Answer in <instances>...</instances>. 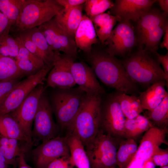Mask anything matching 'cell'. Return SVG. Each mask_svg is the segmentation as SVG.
<instances>
[{
  "instance_id": "cell-17",
  "label": "cell",
  "mask_w": 168,
  "mask_h": 168,
  "mask_svg": "<svg viewBox=\"0 0 168 168\" xmlns=\"http://www.w3.org/2000/svg\"><path fill=\"white\" fill-rule=\"evenodd\" d=\"M71 71L76 84L86 94L102 96L105 91L97 79L91 68L83 62L73 61Z\"/></svg>"
},
{
  "instance_id": "cell-15",
  "label": "cell",
  "mask_w": 168,
  "mask_h": 168,
  "mask_svg": "<svg viewBox=\"0 0 168 168\" xmlns=\"http://www.w3.org/2000/svg\"><path fill=\"white\" fill-rule=\"evenodd\" d=\"M168 13L152 7L136 22L134 29L138 48L143 49L147 40L168 23Z\"/></svg>"
},
{
  "instance_id": "cell-4",
  "label": "cell",
  "mask_w": 168,
  "mask_h": 168,
  "mask_svg": "<svg viewBox=\"0 0 168 168\" xmlns=\"http://www.w3.org/2000/svg\"><path fill=\"white\" fill-rule=\"evenodd\" d=\"M86 96L72 124L70 133L73 132L80 139L84 147L96 135L100 129L101 96Z\"/></svg>"
},
{
  "instance_id": "cell-3",
  "label": "cell",
  "mask_w": 168,
  "mask_h": 168,
  "mask_svg": "<svg viewBox=\"0 0 168 168\" xmlns=\"http://www.w3.org/2000/svg\"><path fill=\"white\" fill-rule=\"evenodd\" d=\"M86 95L78 86L57 88L51 95L50 103L53 112L61 128L68 130V134Z\"/></svg>"
},
{
  "instance_id": "cell-37",
  "label": "cell",
  "mask_w": 168,
  "mask_h": 168,
  "mask_svg": "<svg viewBox=\"0 0 168 168\" xmlns=\"http://www.w3.org/2000/svg\"><path fill=\"white\" fill-rule=\"evenodd\" d=\"M156 166L161 167L168 165V152L160 147L157 148L150 158Z\"/></svg>"
},
{
  "instance_id": "cell-48",
  "label": "cell",
  "mask_w": 168,
  "mask_h": 168,
  "mask_svg": "<svg viewBox=\"0 0 168 168\" xmlns=\"http://www.w3.org/2000/svg\"><path fill=\"white\" fill-rule=\"evenodd\" d=\"M156 166L150 158L144 161L142 168H155Z\"/></svg>"
},
{
  "instance_id": "cell-9",
  "label": "cell",
  "mask_w": 168,
  "mask_h": 168,
  "mask_svg": "<svg viewBox=\"0 0 168 168\" xmlns=\"http://www.w3.org/2000/svg\"><path fill=\"white\" fill-rule=\"evenodd\" d=\"M126 118L114 94L102 100L100 108V129L112 137H125Z\"/></svg>"
},
{
  "instance_id": "cell-5",
  "label": "cell",
  "mask_w": 168,
  "mask_h": 168,
  "mask_svg": "<svg viewBox=\"0 0 168 168\" xmlns=\"http://www.w3.org/2000/svg\"><path fill=\"white\" fill-rule=\"evenodd\" d=\"M63 8L56 0H26L14 25L19 33L38 27Z\"/></svg>"
},
{
  "instance_id": "cell-27",
  "label": "cell",
  "mask_w": 168,
  "mask_h": 168,
  "mask_svg": "<svg viewBox=\"0 0 168 168\" xmlns=\"http://www.w3.org/2000/svg\"><path fill=\"white\" fill-rule=\"evenodd\" d=\"M24 31L45 57L47 64L53 63L54 52L51 48L42 32L38 27Z\"/></svg>"
},
{
  "instance_id": "cell-10",
  "label": "cell",
  "mask_w": 168,
  "mask_h": 168,
  "mask_svg": "<svg viewBox=\"0 0 168 168\" xmlns=\"http://www.w3.org/2000/svg\"><path fill=\"white\" fill-rule=\"evenodd\" d=\"M105 42L107 45L106 51L111 55L124 56L132 52L137 43L131 21L121 20L119 22Z\"/></svg>"
},
{
  "instance_id": "cell-39",
  "label": "cell",
  "mask_w": 168,
  "mask_h": 168,
  "mask_svg": "<svg viewBox=\"0 0 168 168\" xmlns=\"http://www.w3.org/2000/svg\"><path fill=\"white\" fill-rule=\"evenodd\" d=\"M17 140L11 138L0 137V146L9 149L19 157L24 152L20 148Z\"/></svg>"
},
{
  "instance_id": "cell-34",
  "label": "cell",
  "mask_w": 168,
  "mask_h": 168,
  "mask_svg": "<svg viewBox=\"0 0 168 168\" xmlns=\"http://www.w3.org/2000/svg\"><path fill=\"white\" fill-rule=\"evenodd\" d=\"M17 36L19 38L23 46L26 49L32 54L42 59L45 64H47L44 56L24 31L19 33Z\"/></svg>"
},
{
  "instance_id": "cell-28",
  "label": "cell",
  "mask_w": 168,
  "mask_h": 168,
  "mask_svg": "<svg viewBox=\"0 0 168 168\" xmlns=\"http://www.w3.org/2000/svg\"><path fill=\"white\" fill-rule=\"evenodd\" d=\"M157 127L166 128L168 122V93L167 92L160 104L151 110L145 112V115Z\"/></svg>"
},
{
  "instance_id": "cell-52",
  "label": "cell",
  "mask_w": 168,
  "mask_h": 168,
  "mask_svg": "<svg viewBox=\"0 0 168 168\" xmlns=\"http://www.w3.org/2000/svg\"></svg>"
},
{
  "instance_id": "cell-41",
  "label": "cell",
  "mask_w": 168,
  "mask_h": 168,
  "mask_svg": "<svg viewBox=\"0 0 168 168\" xmlns=\"http://www.w3.org/2000/svg\"><path fill=\"white\" fill-rule=\"evenodd\" d=\"M63 8L66 11L68 10L81 4H84L86 0H56Z\"/></svg>"
},
{
  "instance_id": "cell-45",
  "label": "cell",
  "mask_w": 168,
  "mask_h": 168,
  "mask_svg": "<svg viewBox=\"0 0 168 168\" xmlns=\"http://www.w3.org/2000/svg\"><path fill=\"white\" fill-rule=\"evenodd\" d=\"M18 168H33L26 162L24 153L21 154L19 157Z\"/></svg>"
},
{
  "instance_id": "cell-35",
  "label": "cell",
  "mask_w": 168,
  "mask_h": 168,
  "mask_svg": "<svg viewBox=\"0 0 168 168\" xmlns=\"http://www.w3.org/2000/svg\"><path fill=\"white\" fill-rule=\"evenodd\" d=\"M16 38L19 47V54L16 58V60L26 59L35 62L43 66L45 65L42 59L31 53L23 46L18 36H16Z\"/></svg>"
},
{
  "instance_id": "cell-19",
  "label": "cell",
  "mask_w": 168,
  "mask_h": 168,
  "mask_svg": "<svg viewBox=\"0 0 168 168\" xmlns=\"http://www.w3.org/2000/svg\"><path fill=\"white\" fill-rule=\"evenodd\" d=\"M97 37L92 21L86 15H83L74 37L77 48L87 54H90L92 50V45L98 42Z\"/></svg>"
},
{
  "instance_id": "cell-31",
  "label": "cell",
  "mask_w": 168,
  "mask_h": 168,
  "mask_svg": "<svg viewBox=\"0 0 168 168\" xmlns=\"http://www.w3.org/2000/svg\"><path fill=\"white\" fill-rule=\"evenodd\" d=\"M114 2L110 0H86L83 9L86 15L90 19L105 12L113 6Z\"/></svg>"
},
{
  "instance_id": "cell-1",
  "label": "cell",
  "mask_w": 168,
  "mask_h": 168,
  "mask_svg": "<svg viewBox=\"0 0 168 168\" xmlns=\"http://www.w3.org/2000/svg\"><path fill=\"white\" fill-rule=\"evenodd\" d=\"M87 59L95 75L105 85L126 94L136 90L122 62L114 56L100 50H92Z\"/></svg>"
},
{
  "instance_id": "cell-47",
  "label": "cell",
  "mask_w": 168,
  "mask_h": 168,
  "mask_svg": "<svg viewBox=\"0 0 168 168\" xmlns=\"http://www.w3.org/2000/svg\"><path fill=\"white\" fill-rule=\"evenodd\" d=\"M161 9L163 12L168 13V0H157Z\"/></svg>"
},
{
  "instance_id": "cell-33",
  "label": "cell",
  "mask_w": 168,
  "mask_h": 168,
  "mask_svg": "<svg viewBox=\"0 0 168 168\" xmlns=\"http://www.w3.org/2000/svg\"><path fill=\"white\" fill-rule=\"evenodd\" d=\"M124 132L125 137L133 139L143 133L140 123L135 118L131 119L126 118Z\"/></svg>"
},
{
  "instance_id": "cell-42",
  "label": "cell",
  "mask_w": 168,
  "mask_h": 168,
  "mask_svg": "<svg viewBox=\"0 0 168 168\" xmlns=\"http://www.w3.org/2000/svg\"><path fill=\"white\" fill-rule=\"evenodd\" d=\"M11 27L7 18L0 12V38L7 32L10 31Z\"/></svg>"
},
{
  "instance_id": "cell-22",
  "label": "cell",
  "mask_w": 168,
  "mask_h": 168,
  "mask_svg": "<svg viewBox=\"0 0 168 168\" xmlns=\"http://www.w3.org/2000/svg\"><path fill=\"white\" fill-rule=\"evenodd\" d=\"M67 135L70 164L77 168H91L84 146L80 139L73 132Z\"/></svg>"
},
{
  "instance_id": "cell-29",
  "label": "cell",
  "mask_w": 168,
  "mask_h": 168,
  "mask_svg": "<svg viewBox=\"0 0 168 168\" xmlns=\"http://www.w3.org/2000/svg\"><path fill=\"white\" fill-rule=\"evenodd\" d=\"M22 76L15 59L0 56V81L19 78Z\"/></svg>"
},
{
  "instance_id": "cell-18",
  "label": "cell",
  "mask_w": 168,
  "mask_h": 168,
  "mask_svg": "<svg viewBox=\"0 0 168 168\" xmlns=\"http://www.w3.org/2000/svg\"><path fill=\"white\" fill-rule=\"evenodd\" d=\"M166 128L152 126L143 136L134 157L144 161L149 159L155 151L163 143L167 144L166 139Z\"/></svg>"
},
{
  "instance_id": "cell-2",
  "label": "cell",
  "mask_w": 168,
  "mask_h": 168,
  "mask_svg": "<svg viewBox=\"0 0 168 168\" xmlns=\"http://www.w3.org/2000/svg\"><path fill=\"white\" fill-rule=\"evenodd\" d=\"M151 53L138 48L131 52L121 61L129 78L134 83L148 86L158 82L165 81L168 83L163 70Z\"/></svg>"
},
{
  "instance_id": "cell-50",
  "label": "cell",
  "mask_w": 168,
  "mask_h": 168,
  "mask_svg": "<svg viewBox=\"0 0 168 168\" xmlns=\"http://www.w3.org/2000/svg\"><path fill=\"white\" fill-rule=\"evenodd\" d=\"M160 168H168V166H165L161 167Z\"/></svg>"
},
{
  "instance_id": "cell-23",
  "label": "cell",
  "mask_w": 168,
  "mask_h": 168,
  "mask_svg": "<svg viewBox=\"0 0 168 168\" xmlns=\"http://www.w3.org/2000/svg\"><path fill=\"white\" fill-rule=\"evenodd\" d=\"M0 137L14 138L25 142L29 144H32L18 123L10 113L0 116Z\"/></svg>"
},
{
  "instance_id": "cell-14",
  "label": "cell",
  "mask_w": 168,
  "mask_h": 168,
  "mask_svg": "<svg viewBox=\"0 0 168 168\" xmlns=\"http://www.w3.org/2000/svg\"><path fill=\"white\" fill-rule=\"evenodd\" d=\"M54 52L53 66L48 74L47 86L55 89L74 87L76 84L70 66L75 58L58 51Z\"/></svg>"
},
{
  "instance_id": "cell-40",
  "label": "cell",
  "mask_w": 168,
  "mask_h": 168,
  "mask_svg": "<svg viewBox=\"0 0 168 168\" xmlns=\"http://www.w3.org/2000/svg\"><path fill=\"white\" fill-rule=\"evenodd\" d=\"M70 156L56 158L52 161L46 168H73L74 166L70 162Z\"/></svg>"
},
{
  "instance_id": "cell-51",
  "label": "cell",
  "mask_w": 168,
  "mask_h": 168,
  "mask_svg": "<svg viewBox=\"0 0 168 168\" xmlns=\"http://www.w3.org/2000/svg\"><path fill=\"white\" fill-rule=\"evenodd\" d=\"M116 168L115 167H110V168Z\"/></svg>"
},
{
  "instance_id": "cell-26",
  "label": "cell",
  "mask_w": 168,
  "mask_h": 168,
  "mask_svg": "<svg viewBox=\"0 0 168 168\" xmlns=\"http://www.w3.org/2000/svg\"><path fill=\"white\" fill-rule=\"evenodd\" d=\"M138 147L133 138H127L122 140L117 151L116 165L119 168H126L135 156Z\"/></svg>"
},
{
  "instance_id": "cell-44",
  "label": "cell",
  "mask_w": 168,
  "mask_h": 168,
  "mask_svg": "<svg viewBox=\"0 0 168 168\" xmlns=\"http://www.w3.org/2000/svg\"><path fill=\"white\" fill-rule=\"evenodd\" d=\"M144 161L134 157L126 168H142Z\"/></svg>"
},
{
  "instance_id": "cell-6",
  "label": "cell",
  "mask_w": 168,
  "mask_h": 168,
  "mask_svg": "<svg viewBox=\"0 0 168 168\" xmlns=\"http://www.w3.org/2000/svg\"><path fill=\"white\" fill-rule=\"evenodd\" d=\"M116 138L100 129L85 147L91 168H108L116 165Z\"/></svg>"
},
{
  "instance_id": "cell-21",
  "label": "cell",
  "mask_w": 168,
  "mask_h": 168,
  "mask_svg": "<svg viewBox=\"0 0 168 168\" xmlns=\"http://www.w3.org/2000/svg\"><path fill=\"white\" fill-rule=\"evenodd\" d=\"M84 4L66 11L63 9L54 17L61 26L74 38L82 19Z\"/></svg>"
},
{
  "instance_id": "cell-43",
  "label": "cell",
  "mask_w": 168,
  "mask_h": 168,
  "mask_svg": "<svg viewBox=\"0 0 168 168\" xmlns=\"http://www.w3.org/2000/svg\"><path fill=\"white\" fill-rule=\"evenodd\" d=\"M154 54L156 57V59L157 62L161 64L163 68V71L166 75V78L168 80V53L165 54H161L157 52Z\"/></svg>"
},
{
  "instance_id": "cell-38",
  "label": "cell",
  "mask_w": 168,
  "mask_h": 168,
  "mask_svg": "<svg viewBox=\"0 0 168 168\" xmlns=\"http://www.w3.org/2000/svg\"><path fill=\"white\" fill-rule=\"evenodd\" d=\"M9 32L8 31L2 37L8 48L10 57L16 60L19 52V45L16 38L9 35Z\"/></svg>"
},
{
  "instance_id": "cell-11",
  "label": "cell",
  "mask_w": 168,
  "mask_h": 168,
  "mask_svg": "<svg viewBox=\"0 0 168 168\" xmlns=\"http://www.w3.org/2000/svg\"><path fill=\"white\" fill-rule=\"evenodd\" d=\"M54 51L62 52L75 58L77 48L74 39L56 21L54 17L38 27Z\"/></svg>"
},
{
  "instance_id": "cell-36",
  "label": "cell",
  "mask_w": 168,
  "mask_h": 168,
  "mask_svg": "<svg viewBox=\"0 0 168 168\" xmlns=\"http://www.w3.org/2000/svg\"><path fill=\"white\" fill-rule=\"evenodd\" d=\"M19 78L0 81V106L17 85Z\"/></svg>"
},
{
  "instance_id": "cell-46",
  "label": "cell",
  "mask_w": 168,
  "mask_h": 168,
  "mask_svg": "<svg viewBox=\"0 0 168 168\" xmlns=\"http://www.w3.org/2000/svg\"><path fill=\"white\" fill-rule=\"evenodd\" d=\"M160 47L161 48H165L168 50V27L165 30L163 40L162 43L160 44Z\"/></svg>"
},
{
  "instance_id": "cell-49",
  "label": "cell",
  "mask_w": 168,
  "mask_h": 168,
  "mask_svg": "<svg viewBox=\"0 0 168 168\" xmlns=\"http://www.w3.org/2000/svg\"><path fill=\"white\" fill-rule=\"evenodd\" d=\"M8 166L5 158L0 152V168H7Z\"/></svg>"
},
{
  "instance_id": "cell-32",
  "label": "cell",
  "mask_w": 168,
  "mask_h": 168,
  "mask_svg": "<svg viewBox=\"0 0 168 168\" xmlns=\"http://www.w3.org/2000/svg\"><path fill=\"white\" fill-rule=\"evenodd\" d=\"M16 61L18 68L22 76H26L28 77L34 75L45 66H43L26 59L16 60Z\"/></svg>"
},
{
  "instance_id": "cell-8",
  "label": "cell",
  "mask_w": 168,
  "mask_h": 168,
  "mask_svg": "<svg viewBox=\"0 0 168 168\" xmlns=\"http://www.w3.org/2000/svg\"><path fill=\"white\" fill-rule=\"evenodd\" d=\"M53 112L50 102L44 93L40 99L34 120L32 144L37 145L40 141L43 142L58 136V127L54 120Z\"/></svg>"
},
{
  "instance_id": "cell-12",
  "label": "cell",
  "mask_w": 168,
  "mask_h": 168,
  "mask_svg": "<svg viewBox=\"0 0 168 168\" xmlns=\"http://www.w3.org/2000/svg\"><path fill=\"white\" fill-rule=\"evenodd\" d=\"M44 84L37 86L14 111L9 113L31 142L32 126L40 99L44 93Z\"/></svg>"
},
{
  "instance_id": "cell-30",
  "label": "cell",
  "mask_w": 168,
  "mask_h": 168,
  "mask_svg": "<svg viewBox=\"0 0 168 168\" xmlns=\"http://www.w3.org/2000/svg\"><path fill=\"white\" fill-rule=\"evenodd\" d=\"M26 0H0V12L9 20L12 27L15 25Z\"/></svg>"
},
{
  "instance_id": "cell-16",
  "label": "cell",
  "mask_w": 168,
  "mask_h": 168,
  "mask_svg": "<svg viewBox=\"0 0 168 168\" xmlns=\"http://www.w3.org/2000/svg\"><path fill=\"white\" fill-rule=\"evenodd\" d=\"M156 0H115L109 12L121 20L136 22L157 2Z\"/></svg>"
},
{
  "instance_id": "cell-20",
  "label": "cell",
  "mask_w": 168,
  "mask_h": 168,
  "mask_svg": "<svg viewBox=\"0 0 168 168\" xmlns=\"http://www.w3.org/2000/svg\"><path fill=\"white\" fill-rule=\"evenodd\" d=\"M166 82L160 81L149 86L138 96L143 110H152L162 102L166 93Z\"/></svg>"
},
{
  "instance_id": "cell-7",
  "label": "cell",
  "mask_w": 168,
  "mask_h": 168,
  "mask_svg": "<svg viewBox=\"0 0 168 168\" xmlns=\"http://www.w3.org/2000/svg\"><path fill=\"white\" fill-rule=\"evenodd\" d=\"M53 64H45L36 73L20 81L0 106V116L14 111L37 86L44 84Z\"/></svg>"
},
{
  "instance_id": "cell-24",
  "label": "cell",
  "mask_w": 168,
  "mask_h": 168,
  "mask_svg": "<svg viewBox=\"0 0 168 168\" xmlns=\"http://www.w3.org/2000/svg\"><path fill=\"white\" fill-rule=\"evenodd\" d=\"M93 24L96 35L102 44H104L110 36L114 26L121 19L118 16L108 13L99 14L91 19Z\"/></svg>"
},
{
  "instance_id": "cell-13",
  "label": "cell",
  "mask_w": 168,
  "mask_h": 168,
  "mask_svg": "<svg viewBox=\"0 0 168 168\" xmlns=\"http://www.w3.org/2000/svg\"><path fill=\"white\" fill-rule=\"evenodd\" d=\"M37 168H46L55 159L70 156L68 136H59L42 142L32 151Z\"/></svg>"
},
{
  "instance_id": "cell-25",
  "label": "cell",
  "mask_w": 168,
  "mask_h": 168,
  "mask_svg": "<svg viewBox=\"0 0 168 168\" xmlns=\"http://www.w3.org/2000/svg\"><path fill=\"white\" fill-rule=\"evenodd\" d=\"M114 94L126 118L134 119L143 111L138 97L118 91Z\"/></svg>"
}]
</instances>
